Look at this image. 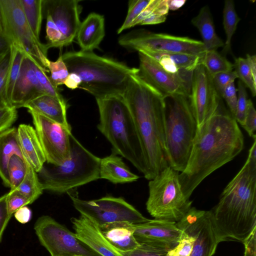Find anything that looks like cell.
<instances>
[{
    "label": "cell",
    "instance_id": "obj_37",
    "mask_svg": "<svg viewBox=\"0 0 256 256\" xmlns=\"http://www.w3.org/2000/svg\"><path fill=\"white\" fill-rule=\"evenodd\" d=\"M46 68L48 69L50 73V78L56 87L58 88V86L64 84L69 72L62 55L54 62L48 59L46 63Z\"/></svg>",
    "mask_w": 256,
    "mask_h": 256
},
{
    "label": "cell",
    "instance_id": "obj_41",
    "mask_svg": "<svg viewBox=\"0 0 256 256\" xmlns=\"http://www.w3.org/2000/svg\"><path fill=\"white\" fill-rule=\"evenodd\" d=\"M120 252L122 256H164L168 251L151 244L141 243L131 250Z\"/></svg>",
    "mask_w": 256,
    "mask_h": 256
},
{
    "label": "cell",
    "instance_id": "obj_35",
    "mask_svg": "<svg viewBox=\"0 0 256 256\" xmlns=\"http://www.w3.org/2000/svg\"><path fill=\"white\" fill-rule=\"evenodd\" d=\"M234 68L238 78L248 88L253 96L256 95V80L254 78L246 58H238L235 60Z\"/></svg>",
    "mask_w": 256,
    "mask_h": 256
},
{
    "label": "cell",
    "instance_id": "obj_29",
    "mask_svg": "<svg viewBox=\"0 0 256 256\" xmlns=\"http://www.w3.org/2000/svg\"><path fill=\"white\" fill-rule=\"evenodd\" d=\"M20 0L25 18L34 34L40 40L43 16V0Z\"/></svg>",
    "mask_w": 256,
    "mask_h": 256
},
{
    "label": "cell",
    "instance_id": "obj_53",
    "mask_svg": "<svg viewBox=\"0 0 256 256\" xmlns=\"http://www.w3.org/2000/svg\"><path fill=\"white\" fill-rule=\"evenodd\" d=\"M167 16L158 14L154 10L140 23V25L156 24L164 22Z\"/></svg>",
    "mask_w": 256,
    "mask_h": 256
},
{
    "label": "cell",
    "instance_id": "obj_7",
    "mask_svg": "<svg viewBox=\"0 0 256 256\" xmlns=\"http://www.w3.org/2000/svg\"><path fill=\"white\" fill-rule=\"evenodd\" d=\"M166 104L165 139L168 165L182 172L186 168L198 130L188 96L176 95Z\"/></svg>",
    "mask_w": 256,
    "mask_h": 256
},
{
    "label": "cell",
    "instance_id": "obj_46",
    "mask_svg": "<svg viewBox=\"0 0 256 256\" xmlns=\"http://www.w3.org/2000/svg\"><path fill=\"white\" fill-rule=\"evenodd\" d=\"M238 89L234 82L227 86L220 94L224 99L232 115L234 118L238 100Z\"/></svg>",
    "mask_w": 256,
    "mask_h": 256
},
{
    "label": "cell",
    "instance_id": "obj_11",
    "mask_svg": "<svg viewBox=\"0 0 256 256\" xmlns=\"http://www.w3.org/2000/svg\"><path fill=\"white\" fill-rule=\"evenodd\" d=\"M74 206L80 214L98 226L116 222L134 224L149 220L122 198L106 196L90 200H81L68 194Z\"/></svg>",
    "mask_w": 256,
    "mask_h": 256
},
{
    "label": "cell",
    "instance_id": "obj_12",
    "mask_svg": "<svg viewBox=\"0 0 256 256\" xmlns=\"http://www.w3.org/2000/svg\"><path fill=\"white\" fill-rule=\"evenodd\" d=\"M34 230L41 244L51 256H100L49 216L39 217Z\"/></svg>",
    "mask_w": 256,
    "mask_h": 256
},
{
    "label": "cell",
    "instance_id": "obj_54",
    "mask_svg": "<svg viewBox=\"0 0 256 256\" xmlns=\"http://www.w3.org/2000/svg\"><path fill=\"white\" fill-rule=\"evenodd\" d=\"M81 84V80L80 78L76 74L69 73V74L64 84L68 88L74 90L80 87Z\"/></svg>",
    "mask_w": 256,
    "mask_h": 256
},
{
    "label": "cell",
    "instance_id": "obj_43",
    "mask_svg": "<svg viewBox=\"0 0 256 256\" xmlns=\"http://www.w3.org/2000/svg\"><path fill=\"white\" fill-rule=\"evenodd\" d=\"M30 204V200L17 190H10L8 192L7 206L8 213L11 216L19 208Z\"/></svg>",
    "mask_w": 256,
    "mask_h": 256
},
{
    "label": "cell",
    "instance_id": "obj_33",
    "mask_svg": "<svg viewBox=\"0 0 256 256\" xmlns=\"http://www.w3.org/2000/svg\"><path fill=\"white\" fill-rule=\"evenodd\" d=\"M200 64L212 76L218 73L233 70L234 68V64L216 50L206 52L202 57Z\"/></svg>",
    "mask_w": 256,
    "mask_h": 256
},
{
    "label": "cell",
    "instance_id": "obj_24",
    "mask_svg": "<svg viewBox=\"0 0 256 256\" xmlns=\"http://www.w3.org/2000/svg\"><path fill=\"white\" fill-rule=\"evenodd\" d=\"M104 36V16L92 12L80 23L76 37L81 50L92 52L98 48Z\"/></svg>",
    "mask_w": 256,
    "mask_h": 256
},
{
    "label": "cell",
    "instance_id": "obj_13",
    "mask_svg": "<svg viewBox=\"0 0 256 256\" xmlns=\"http://www.w3.org/2000/svg\"><path fill=\"white\" fill-rule=\"evenodd\" d=\"M34 129L44 153L46 162L60 166L70 156L72 130L32 111Z\"/></svg>",
    "mask_w": 256,
    "mask_h": 256
},
{
    "label": "cell",
    "instance_id": "obj_20",
    "mask_svg": "<svg viewBox=\"0 0 256 256\" xmlns=\"http://www.w3.org/2000/svg\"><path fill=\"white\" fill-rule=\"evenodd\" d=\"M70 221L76 238L100 256H122L100 231L99 227L86 216L80 214Z\"/></svg>",
    "mask_w": 256,
    "mask_h": 256
},
{
    "label": "cell",
    "instance_id": "obj_28",
    "mask_svg": "<svg viewBox=\"0 0 256 256\" xmlns=\"http://www.w3.org/2000/svg\"><path fill=\"white\" fill-rule=\"evenodd\" d=\"M196 27L202 38L206 52L216 50L224 46V42L217 35L208 7L206 6L201 8L197 16L191 20Z\"/></svg>",
    "mask_w": 256,
    "mask_h": 256
},
{
    "label": "cell",
    "instance_id": "obj_31",
    "mask_svg": "<svg viewBox=\"0 0 256 256\" xmlns=\"http://www.w3.org/2000/svg\"><path fill=\"white\" fill-rule=\"evenodd\" d=\"M14 190L27 198L31 204L42 194L44 190L38 179V174L28 164L26 174L23 180Z\"/></svg>",
    "mask_w": 256,
    "mask_h": 256
},
{
    "label": "cell",
    "instance_id": "obj_44",
    "mask_svg": "<svg viewBox=\"0 0 256 256\" xmlns=\"http://www.w3.org/2000/svg\"><path fill=\"white\" fill-rule=\"evenodd\" d=\"M17 118L16 108L14 107L0 108V134L10 128Z\"/></svg>",
    "mask_w": 256,
    "mask_h": 256
},
{
    "label": "cell",
    "instance_id": "obj_42",
    "mask_svg": "<svg viewBox=\"0 0 256 256\" xmlns=\"http://www.w3.org/2000/svg\"><path fill=\"white\" fill-rule=\"evenodd\" d=\"M46 18V39L48 42L46 46L48 50L50 48H61L62 34L51 17L48 14Z\"/></svg>",
    "mask_w": 256,
    "mask_h": 256
},
{
    "label": "cell",
    "instance_id": "obj_15",
    "mask_svg": "<svg viewBox=\"0 0 256 256\" xmlns=\"http://www.w3.org/2000/svg\"><path fill=\"white\" fill-rule=\"evenodd\" d=\"M188 98L199 128L216 112L220 104L219 94L212 76L202 64L194 71Z\"/></svg>",
    "mask_w": 256,
    "mask_h": 256
},
{
    "label": "cell",
    "instance_id": "obj_8",
    "mask_svg": "<svg viewBox=\"0 0 256 256\" xmlns=\"http://www.w3.org/2000/svg\"><path fill=\"white\" fill-rule=\"evenodd\" d=\"M179 172L168 166L148 182V212L154 218L178 222L192 207L180 183Z\"/></svg>",
    "mask_w": 256,
    "mask_h": 256
},
{
    "label": "cell",
    "instance_id": "obj_3",
    "mask_svg": "<svg viewBox=\"0 0 256 256\" xmlns=\"http://www.w3.org/2000/svg\"><path fill=\"white\" fill-rule=\"evenodd\" d=\"M245 164L210 210L220 242L243 243L256 228V136Z\"/></svg>",
    "mask_w": 256,
    "mask_h": 256
},
{
    "label": "cell",
    "instance_id": "obj_25",
    "mask_svg": "<svg viewBox=\"0 0 256 256\" xmlns=\"http://www.w3.org/2000/svg\"><path fill=\"white\" fill-rule=\"evenodd\" d=\"M24 108L72 130L67 120V105L65 100H62L45 94L32 100Z\"/></svg>",
    "mask_w": 256,
    "mask_h": 256
},
{
    "label": "cell",
    "instance_id": "obj_9",
    "mask_svg": "<svg viewBox=\"0 0 256 256\" xmlns=\"http://www.w3.org/2000/svg\"><path fill=\"white\" fill-rule=\"evenodd\" d=\"M3 34L11 43L19 47L46 68L48 49L32 32L20 0H0Z\"/></svg>",
    "mask_w": 256,
    "mask_h": 256
},
{
    "label": "cell",
    "instance_id": "obj_10",
    "mask_svg": "<svg viewBox=\"0 0 256 256\" xmlns=\"http://www.w3.org/2000/svg\"><path fill=\"white\" fill-rule=\"evenodd\" d=\"M118 43L126 48L138 52L181 53L201 57L206 52L200 40L144 30H134L123 35L119 38Z\"/></svg>",
    "mask_w": 256,
    "mask_h": 256
},
{
    "label": "cell",
    "instance_id": "obj_59",
    "mask_svg": "<svg viewBox=\"0 0 256 256\" xmlns=\"http://www.w3.org/2000/svg\"><path fill=\"white\" fill-rule=\"evenodd\" d=\"M0 34H3V28H2V18L0 9Z\"/></svg>",
    "mask_w": 256,
    "mask_h": 256
},
{
    "label": "cell",
    "instance_id": "obj_47",
    "mask_svg": "<svg viewBox=\"0 0 256 256\" xmlns=\"http://www.w3.org/2000/svg\"><path fill=\"white\" fill-rule=\"evenodd\" d=\"M242 127L252 138L256 136V111L253 103L250 99L248 102L244 123Z\"/></svg>",
    "mask_w": 256,
    "mask_h": 256
},
{
    "label": "cell",
    "instance_id": "obj_34",
    "mask_svg": "<svg viewBox=\"0 0 256 256\" xmlns=\"http://www.w3.org/2000/svg\"><path fill=\"white\" fill-rule=\"evenodd\" d=\"M28 164L21 158L13 155L8 165L10 190H16L23 180L26 172Z\"/></svg>",
    "mask_w": 256,
    "mask_h": 256
},
{
    "label": "cell",
    "instance_id": "obj_40",
    "mask_svg": "<svg viewBox=\"0 0 256 256\" xmlns=\"http://www.w3.org/2000/svg\"><path fill=\"white\" fill-rule=\"evenodd\" d=\"M238 100L234 118L242 126L248 107L249 100L248 98L244 84L238 82Z\"/></svg>",
    "mask_w": 256,
    "mask_h": 256
},
{
    "label": "cell",
    "instance_id": "obj_23",
    "mask_svg": "<svg viewBox=\"0 0 256 256\" xmlns=\"http://www.w3.org/2000/svg\"><path fill=\"white\" fill-rule=\"evenodd\" d=\"M98 227L108 242L119 252L131 250L140 245L134 236V224L116 222Z\"/></svg>",
    "mask_w": 256,
    "mask_h": 256
},
{
    "label": "cell",
    "instance_id": "obj_21",
    "mask_svg": "<svg viewBox=\"0 0 256 256\" xmlns=\"http://www.w3.org/2000/svg\"><path fill=\"white\" fill-rule=\"evenodd\" d=\"M155 60L167 72L178 76L192 86L193 72L202 57L181 53L141 52Z\"/></svg>",
    "mask_w": 256,
    "mask_h": 256
},
{
    "label": "cell",
    "instance_id": "obj_22",
    "mask_svg": "<svg viewBox=\"0 0 256 256\" xmlns=\"http://www.w3.org/2000/svg\"><path fill=\"white\" fill-rule=\"evenodd\" d=\"M18 136L21 151L25 162L36 172L46 162L42 148L34 127L30 124H20Z\"/></svg>",
    "mask_w": 256,
    "mask_h": 256
},
{
    "label": "cell",
    "instance_id": "obj_50",
    "mask_svg": "<svg viewBox=\"0 0 256 256\" xmlns=\"http://www.w3.org/2000/svg\"><path fill=\"white\" fill-rule=\"evenodd\" d=\"M244 246V256H256V228L243 242Z\"/></svg>",
    "mask_w": 256,
    "mask_h": 256
},
{
    "label": "cell",
    "instance_id": "obj_49",
    "mask_svg": "<svg viewBox=\"0 0 256 256\" xmlns=\"http://www.w3.org/2000/svg\"><path fill=\"white\" fill-rule=\"evenodd\" d=\"M194 240V238L193 236L184 232V235L178 244V256H190Z\"/></svg>",
    "mask_w": 256,
    "mask_h": 256
},
{
    "label": "cell",
    "instance_id": "obj_17",
    "mask_svg": "<svg viewBox=\"0 0 256 256\" xmlns=\"http://www.w3.org/2000/svg\"><path fill=\"white\" fill-rule=\"evenodd\" d=\"M76 0H43V14L49 15L62 34L61 48L76 37L80 24L81 6Z\"/></svg>",
    "mask_w": 256,
    "mask_h": 256
},
{
    "label": "cell",
    "instance_id": "obj_6",
    "mask_svg": "<svg viewBox=\"0 0 256 256\" xmlns=\"http://www.w3.org/2000/svg\"><path fill=\"white\" fill-rule=\"evenodd\" d=\"M70 158L60 166L45 162L37 172L44 190L64 194L100 178V158L70 135Z\"/></svg>",
    "mask_w": 256,
    "mask_h": 256
},
{
    "label": "cell",
    "instance_id": "obj_39",
    "mask_svg": "<svg viewBox=\"0 0 256 256\" xmlns=\"http://www.w3.org/2000/svg\"><path fill=\"white\" fill-rule=\"evenodd\" d=\"M150 0H131L128 2V14L122 26L118 30L120 34L130 28L133 21L150 4Z\"/></svg>",
    "mask_w": 256,
    "mask_h": 256
},
{
    "label": "cell",
    "instance_id": "obj_4",
    "mask_svg": "<svg viewBox=\"0 0 256 256\" xmlns=\"http://www.w3.org/2000/svg\"><path fill=\"white\" fill-rule=\"evenodd\" d=\"M62 56L69 73L76 74L80 78V87L96 99L123 95L130 76L138 70V68H130L91 52H68Z\"/></svg>",
    "mask_w": 256,
    "mask_h": 256
},
{
    "label": "cell",
    "instance_id": "obj_32",
    "mask_svg": "<svg viewBox=\"0 0 256 256\" xmlns=\"http://www.w3.org/2000/svg\"><path fill=\"white\" fill-rule=\"evenodd\" d=\"M11 60L7 76L5 93L6 100L10 105L12 91L19 76L24 52L22 49L14 44H11Z\"/></svg>",
    "mask_w": 256,
    "mask_h": 256
},
{
    "label": "cell",
    "instance_id": "obj_14",
    "mask_svg": "<svg viewBox=\"0 0 256 256\" xmlns=\"http://www.w3.org/2000/svg\"><path fill=\"white\" fill-rule=\"evenodd\" d=\"M176 224L185 234L194 238L190 256L214 254L220 241L210 210L192 207Z\"/></svg>",
    "mask_w": 256,
    "mask_h": 256
},
{
    "label": "cell",
    "instance_id": "obj_38",
    "mask_svg": "<svg viewBox=\"0 0 256 256\" xmlns=\"http://www.w3.org/2000/svg\"><path fill=\"white\" fill-rule=\"evenodd\" d=\"M12 56L11 46L0 58V108L12 107L6 96V86Z\"/></svg>",
    "mask_w": 256,
    "mask_h": 256
},
{
    "label": "cell",
    "instance_id": "obj_27",
    "mask_svg": "<svg viewBox=\"0 0 256 256\" xmlns=\"http://www.w3.org/2000/svg\"><path fill=\"white\" fill-rule=\"evenodd\" d=\"M13 155H16L24 160L19 144L18 130L15 127L0 134V178L4 185L8 188H10V182L8 165Z\"/></svg>",
    "mask_w": 256,
    "mask_h": 256
},
{
    "label": "cell",
    "instance_id": "obj_55",
    "mask_svg": "<svg viewBox=\"0 0 256 256\" xmlns=\"http://www.w3.org/2000/svg\"><path fill=\"white\" fill-rule=\"evenodd\" d=\"M11 46V43L8 38L2 34H0V58L2 56Z\"/></svg>",
    "mask_w": 256,
    "mask_h": 256
},
{
    "label": "cell",
    "instance_id": "obj_36",
    "mask_svg": "<svg viewBox=\"0 0 256 256\" xmlns=\"http://www.w3.org/2000/svg\"><path fill=\"white\" fill-rule=\"evenodd\" d=\"M33 61L36 74L45 94L64 100V99L60 92L58 88L53 84L50 76L46 74V72L48 70L43 68L34 58Z\"/></svg>",
    "mask_w": 256,
    "mask_h": 256
},
{
    "label": "cell",
    "instance_id": "obj_30",
    "mask_svg": "<svg viewBox=\"0 0 256 256\" xmlns=\"http://www.w3.org/2000/svg\"><path fill=\"white\" fill-rule=\"evenodd\" d=\"M240 21L232 0L224 1L223 10V25L226 34V40L224 43L222 54H227L231 50V41L234 34L237 25Z\"/></svg>",
    "mask_w": 256,
    "mask_h": 256
},
{
    "label": "cell",
    "instance_id": "obj_57",
    "mask_svg": "<svg viewBox=\"0 0 256 256\" xmlns=\"http://www.w3.org/2000/svg\"><path fill=\"white\" fill-rule=\"evenodd\" d=\"M169 10H176L182 7L186 2V0H167Z\"/></svg>",
    "mask_w": 256,
    "mask_h": 256
},
{
    "label": "cell",
    "instance_id": "obj_48",
    "mask_svg": "<svg viewBox=\"0 0 256 256\" xmlns=\"http://www.w3.org/2000/svg\"><path fill=\"white\" fill-rule=\"evenodd\" d=\"M8 193H6L0 196V243L2 240L4 232L12 217L8 209Z\"/></svg>",
    "mask_w": 256,
    "mask_h": 256
},
{
    "label": "cell",
    "instance_id": "obj_18",
    "mask_svg": "<svg viewBox=\"0 0 256 256\" xmlns=\"http://www.w3.org/2000/svg\"><path fill=\"white\" fill-rule=\"evenodd\" d=\"M134 234L139 244H148L168 252L178 245L184 232L176 222L154 218L134 224Z\"/></svg>",
    "mask_w": 256,
    "mask_h": 256
},
{
    "label": "cell",
    "instance_id": "obj_16",
    "mask_svg": "<svg viewBox=\"0 0 256 256\" xmlns=\"http://www.w3.org/2000/svg\"><path fill=\"white\" fill-rule=\"evenodd\" d=\"M140 66L138 75L166 98L176 95L188 96L191 86L180 76L166 71L154 59L138 52Z\"/></svg>",
    "mask_w": 256,
    "mask_h": 256
},
{
    "label": "cell",
    "instance_id": "obj_5",
    "mask_svg": "<svg viewBox=\"0 0 256 256\" xmlns=\"http://www.w3.org/2000/svg\"><path fill=\"white\" fill-rule=\"evenodd\" d=\"M100 113L98 128L116 153L130 161L148 180V170L130 111L123 95L96 99Z\"/></svg>",
    "mask_w": 256,
    "mask_h": 256
},
{
    "label": "cell",
    "instance_id": "obj_51",
    "mask_svg": "<svg viewBox=\"0 0 256 256\" xmlns=\"http://www.w3.org/2000/svg\"><path fill=\"white\" fill-rule=\"evenodd\" d=\"M158 2L159 0H150L148 6L132 23L130 28L140 24L142 20L150 16L156 8Z\"/></svg>",
    "mask_w": 256,
    "mask_h": 256
},
{
    "label": "cell",
    "instance_id": "obj_56",
    "mask_svg": "<svg viewBox=\"0 0 256 256\" xmlns=\"http://www.w3.org/2000/svg\"><path fill=\"white\" fill-rule=\"evenodd\" d=\"M246 58L248 62L252 76L256 80V56L255 54L250 55L247 54Z\"/></svg>",
    "mask_w": 256,
    "mask_h": 256
},
{
    "label": "cell",
    "instance_id": "obj_26",
    "mask_svg": "<svg viewBox=\"0 0 256 256\" xmlns=\"http://www.w3.org/2000/svg\"><path fill=\"white\" fill-rule=\"evenodd\" d=\"M139 178L132 173L122 158L116 154H112L100 158V178L117 184L136 182Z\"/></svg>",
    "mask_w": 256,
    "mask_h": 256
},
{
    "label": "cell",
    "instance_id": "obj_19",
    "mask_svg": "<svg viewBox=\"0 0 256 256\" xmlns=\"http://www.w3.org/2000/svg\"><path fill=\"white\" fill-rule=\"evenodd\" d=\"M34 58L24 52L18 77L12 91L11 106L24 107L35 98L45 94L35 73Z\"/></svg>",
    "mask_w": 256,
    "mask_h": 256
},
{
    "label": "cell",
    "instance_id": "obj_2",
    "mask_svg": "<svg viewBox=\"0 0 256 256\" xmlns=\"http://www.w3.org/2000/svg\"><path fill=\"white\" fill-rule=\"evenodd\" d=\"M132 74L123 96L133 118L151 180L169 166L165 139L166 98Z\"/></svg>",
    "mask_w": 256,
    "mask_h": 256
},
{
    "label": "cell",
    "instance_id": "obj_52",
    "mask_svg": "<svg viewBox=\"0 0 256 256\" xmlns=\"http://www.w3.org/2000/svg\"><path fill=\"white\" fill-rule=\"evenodd\" d=\"M32 216V212L30 209L26 206L19 208L14 214L16 220L22 224L28 222L31 220Z\"/></svg>",
    "mask_w": 256,
    "mask_h": 256
},
{
    "label": "cell",
    "instance_id": "obj_1",
    "mask_svg": "<svg viewBox=\"0 0 256 256\" xmlns=\"http://www.w3.org/2000/svg\"><path fill=\"white\" fill-rule=\"evenodd\" d=\"M244 138L230 112L220 104L198 128L184 170L178 178L187 199L210 174L233 160L244 148Z\"/></svg>",
    "mask_w": 256,
    "mask_h": 256
},
{
    "label": "cell",
    "instance_id": "obj_45",
    "mask_svg": "<svg viewBox=\"0 0 256 256\" xmlns=\"http://www.w3.org/2000/svg\"><path fill=\"white\" fill-rule=\"evenodd\" d=\"M214 84L219 94L230 84L234 82L238 76L234 70L222 72L212 76Z\"/></svg>",
    "mask_w": 256,
    "mask_h": 256
},
{
    "label": "cell",
    "instance_id": "obj_58",
    "mask_svg": "<svg viewBox=\"0 0 256 256\" xmlns=\"http://www.w3.org/2000/svg\"><path fill=\"white\" fill-rule=\"evenodd\" d=\"M179 246L178 245L174 249L170 250L164 256H178Z\"/></svg>",
    "mask_w": 256,
    "mask_h": 256
}]
</instances>
